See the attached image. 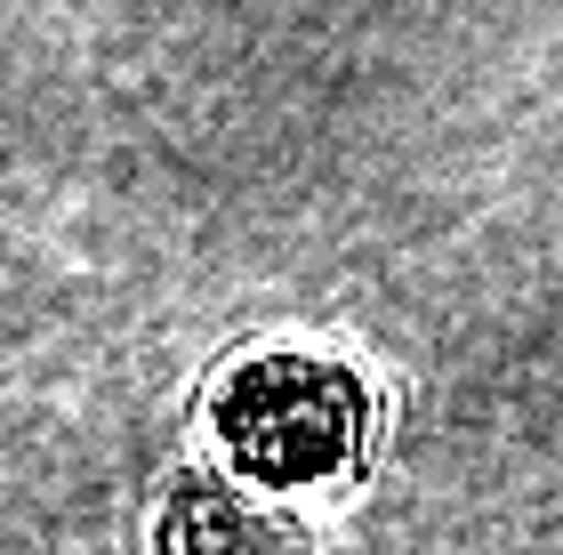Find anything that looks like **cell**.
I'll list each match as a JSON object with an SVG mask.
<instances>
[{
    "instance_id": "2",
    "label": "cell",
    "mask_w": 563,
    "mask_h": 555,
    "mask_svg": "<svg viewBox=\"0 0 563 555\" xmlns=\"http://www.w3.org/2000/svg\"><path fill=\"white\" fill-rule=\"evenodd\" d=\"M153 555H298V540L282 532L274 515L250 508L234 484H218V475H186V484L162 499Z\"/></svg>"
},
{
    "instance_id": "1",
    "label": "cell",
    "mask_w": 563,
    "mask_h": 555,
    "mask_svg": "<svg viewBox=\"0 0 563 555\" xmlns=\"http://www.w3.org/2000/svg\"><path fill=\"white\" fill-rule=\"evenodd\" d=\"M371 435V395L363 378L330 355L282 346V355H250L218 387V451L234 459L242 484L266 491H314L363 459Z\"/></svg>"
}]
</instances>
